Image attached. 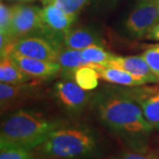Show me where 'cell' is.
<instances>
[{
    "instance_id": "cell-1",
    "label": "cell",
    "mask_w": 159,
    "mask_h": 159,
    "mask_svg": "<svg viewBox=\"0 0 159 159\" xmlns=\"http://www.w3.org/2000/svg\"><path fill=\"white\" fill-rule=\"evenodd\" d=\"M100 120L109 129L131 143V148L144 143L154 128L144 117L142 108L127 94H107L97 103Z\"/></svg>"
},
{
    "instance_id": "cell-2",
    "label": "cell",
    "mask_w": 159,
    "mask_h": 159,
    "mask_svg": "<svg viewBox=\"0 0 159 159\" xmlns=\"http://www.w3.org/2000/svg\"><path fill=\"white\" fill-rule=\"evenodd\" d=\"M61 126L63 124L60 121L47 119L31 111L18 109L1 123L0 146L34 149Z\"/></svg>"
},
{
    "instance_id": "cell-3",
    "label": "cell",
    "mask_w": 159,
    "mask_h": 159,
    "mask_svg": "<svg viewBox=\"0 0 159 159\" xmlns=\"http://www.w3.org/2000/svg\"><path fill=\"white\" fill-rule=\"evenodd\" d=\"M97 137L86 127H59L33 149L35 159H76L92 153Z\"/></svg>"
},
{
    "instance_id": "cell-4",
    "label": "cell",
    "mask_w": 159,
    "mask_h": 159,
    "mask_svg": "<svg viewBox=\"0 0 159 159\" xmlns=\"http://www.w3.org/2000/svg\"><path fill=\"white\" fill-rule=\"evenodd\" d=\"M159 23V0H141L125 21V28L134 37H142Z\"/></svg>"
},
{
    "instance_id": "cell-5",
    "label": "cell",
    "mask_w": 159,
    "mask_h": 159,
    "mask_svg": "<svg viewBox=\"0 0 159 159\" xmlns=\"http://www.w3.org/2000/svg\"><path fill=\"white\" fill-rule=\"evenodd\" d=\"M10 39L16 41L34 33H42V9L37 6H14L11 7Z\"/></svg>"
},
{
    "instance_id": "cell-6",
    "label": "cell",
    "mask_w": 159,
    "mask_h": 159,
    "mask_svg": "<svg viewBox=\"0 0 159 159\" xmlns=\"http://www.w3.org/2000/svg\"><path fill=\"white\" fill-rule=\"evenodd\" d=\"M58 48L48 38L33 35L20 38L14 41L12 44V51L23 56L52 62H57Z\"/></svg>"
},
{
    "instance_id": "cell-7",
    "label": "cell",
    "mask_w": 159,
    "mask_h": 159,
    "mask_svg": "<svg viewBox=\"0 0 159 159\" xmlns=\"http://www.w3.org/2000/svg\"><path fill=\"white\" fill-rule=\"evenodd\" d=\"M39 85L37 82H25L21 84H0L1 111H6L16 109L26 102H31L39 97Z\"/></svg>"
},
{
    "instance_id": "cell-8",
    "label": "cell",
    "mask_w": 159,
    "mask_h": 159,
    "mask_svg": "<svg viewBox=\"0 0 159 159\" xmlns=\"http://www.w3.org/2000/svg\"><path fill=\"white\" fill-rule=\"evenodd\" d=\"M75 18L76 16L70 15L54 4L46 1V5L43 9H42V34L48 36L49 39L55 43L53 36L60 34L63 35L67 29L72 27L75 21Z\"/></svg>"
},
{
    "instance_id": "cell-9",
    "label": "cell",
    "mask_w": 159,
    "mask_h": 159,
    "mask_svg": "<svg viewBox=\"0 0 159 159\" xmlns=\"http://www.w3.org/2000/svg\"><path fill=\"white\" fill-rule=\"evenodd\" d=\"M54 95L63 107L72 111H81L89 98L88 91L70 79H64L57 82L54 87Z\"/></svg>"
},
{
    "instance_id": "cell-10",
    "label": "cell",
    "mask_w": 159,
    "mask_h": 159,
    "mask_svg": "<svg viewBox=\"0 0 159 159\" xmlns=\"http://www.w3.org/2000/svg\"><path fill=\"white\" fill-rule=\"evenodd\" d=\"M102 66H113L123 69L129 74L143 80L146 84L157 83L159 78L148 66L142 55L139 56H115Z\"/></svg>"
},
{
    "instance_id": "cell-11",
    "label": "cell",
    "mask_w": 159,
    "mask_h": 159,
    "mask_svg": "<svg viewBox=\"0 0 159 159\" xmlns=\"http://www.w3.org/2000/svg\"><path fill=\"white\" fill-rule=\"evenodd\" d=\"M11 57L25 74L34 80H45L60 73L61 68L57 62L45 61L26 57L16 51L11 52Z\"/></svg>"
},
{
    "instance_id": "cell-12",
    "label": "cell",
    "mask_w": 159,
    "mask_h": 159,
    "mask_svg": "<svg viewBox=\"0 0 159 159\" xmlns=\"http://www.w3.org/2000/svg\"><path fill=\"white\" fill-rule=\"evenodd\" d=\"M142 108L144 117L154 129L159 130V88H140L127 94Z\"/></svg>"
},
{
    "instance_id": "cell-13",
    "label": "cell",
    "mask_w": 159,
    "mask_h": 159,
    "mask_svg": "<svg viewBox=\"0 0 159 159\" xmlns=\"http://www.w3.org/2000/svg\"><path fill=\"white\" fill-rule=\"evenodd\" d=\"M57 62L60 66L62 75L66 79H74L75 71L82 66H90L96 68L97 66H93L88 63L82 57L81 51L73 50L64 46L58 48V57Z\"/></svg>"
},
{
    "instance_id": "cell-14",
    "label": "cell",
    "mask_w": 159,
    "mask_h": 159,
    "mask_svg": "<svg viewBox=\"0 0 159 159\" xmlns=\"http://www.w3.org/2000/svg\"><path fill=\"white\" fill-rule=\"evenodd\" d=\"M63 43L67 48L82 51L89 46L100 45L101 40L89 30L70 28L63 34Z\"/></svg>"
},
{
    "instance_id": "cell-15",
    "label": "cell",
    "mask_w": 159,
    "mask_h": 159,
    "mask_svg": "<svg viewBox=\"0 0 159 159\" xmlns=\"http://www.w3.org/2000/svg\"><path fill=\"white\" fill-rule=\"evenodd\" d=\"M96 70L99 74L100 79H102L110 83L127 87H138L146 85L141 79L134 76L123 69L113 66H97Z\"/></svg>"
},
{
    "instance_id": "cell-16",
    "label": "cell",
    "mask_w": 159,
    "mask_h": 159,
    "mask_svg": "<svg viewBox=\"0 0 159 159\" xmlns=\"http://www.w3.org/2000/svg\"><path fill=\"white\" fill-rule=\"evenodd\" d=\"M31 77L23 72L13 60L11 55L1 56L0 59V81L6 84H21L29 82Z\"/></svg>"
},
{
    "instance_id": "cell-17",
    "label": "cell",
    "mask_w": 159,
    "mask_h": 159,
    "mask_svg": "<svg viewBox=\"0 0 159 159\" xmlns=\"http://www.w3.org/2000/svg\"><path fill=\"white\" fill-rule=\"evenodd\" d=\"M99 74L97 71L90 66H82L75 71L74 75V81L87 91L92 90L98 86Z\"/></svg>"
},
{
    "instance_id": "cell-18",
    "label": "cell",
    "mask_w": 159,
    "mask_h": 159,
    "mask_svg": "<svg viewBox=\"0 0 159 159\" xmlns=\"http://www.w3.org/2000/svg\"><path fill=\"white\" fill-rule=\"evenodd\" d=\"M81 54L86 61L93 66H104L114 57L113 54L105 51L100 45L89 46L82 50Z\"/></svg>"
},
{
    "instance_id": "cell-19",
    "label": "cell",
    "mask_w": 159,
    "mask_h": 159,
    "mask_svg": "<svg viewBox=\"0 0 159 159\" xmlns=\"http://www.w3.org/2000/svg\"><path fill=\"white\" fill-rule=\"evenodd\" d=\"M106 159H159V154L154 152L147 146H144L141 148H131Z\"/></svg>"
},
{
    "instance_id": "cell-20",
    "label": "cell",
    "mask_w": 159,
    "mask_h": 159,
    "mask_svg": "<svg viewBox=\"0 0 159 159\" xmlns=\"http://www.w3.org/2000/svg\"><path fill=\"white\" fill-rule=\"evenodd\" d=\"M0 159H35L33 149L16 147L0 146Z\"/></svg>"
},
{
    "instance_id": "cell-21",
    "label": "cell",
    "mask_w": 159,
    "mask_h": 159,
    "mask_svg": "<svg viewBox=\"0 0 159 159\" xmlns=\"http://www.w3.org/2000/svg\"><path fill=\"white\" fill-rule=\"evenodd\" d=\"M70 15L76 16L88 0H46Z\"/></svg>"
},
{
    "instance_id": "cell-22",
    "label": "cell",
    "mask_w": 159,
    "mask_h": 159,
    "mask_svg": "<svg viewBox=\"0 0 159 159\" xmlns=\"http://www.w3.org/2000/svg\"><path fill=\"white\" fill-rule=\"evenodd\" d=\"M12 10L11 7L1 3L0 5V34L10 39Z\"/></svg>"
},
{
    "instance_id": "cell-23",
    "label": "cell",
    "mask_w": 159,
    "mask_h": 159,
    "mask_svg": "<svg viewBox=\"0 0 159 159\" xmlns=\"http://www.w3.org/2000/svg\"><path fill=\"white\" fill-rule=\"evenodd\" d=\"M148 63V66L159 78V45H155L147 49L142 54Z\"/></svg>"
},
{
    "instance_id": "cell-24",
    "label": "cell",
    "mask_w": 159,
    "mask_h": 159,
    "mask_svg": "<svg viewBox=\"0 0 159 159\" xmlns=\"http://www.w3.org/2000/svg\"><path fill=\"white\" fill-rule=\"evenodd\" d=\"M147 37L149 38V39L158 41L159 42V23L150 30V32L147 34Z\"/></svg>"
},
{
    "instance_id": "cell-25",
    "label": "cell",
    "mask_w": 159,
    "mask_h": 159,
    "mask_svg": "<svg viewBox=\"0 0 159 159\" xmlns=\"http://www.w3.org/2000/svg\"><path fill=\"white\" fill-rule=\"evenodd\" d=\"M157 153L159 154V145H158V151H157Z\"/></svg>"
},
{
    "instance_id": "cell-26",
    "label": "cell",
    "mask_w": 159,
    "mask_h": 159,
    "mask_svg": "<svg viewBox=\"0 0 159 159\" xmlns=\"http://www.w3.org/2000/svg\"><path fill=\"white\" fill-rule=\"evenodd\" d=\"M26 1H29V0H26Z\"/></svg>"
}]
</instances>
